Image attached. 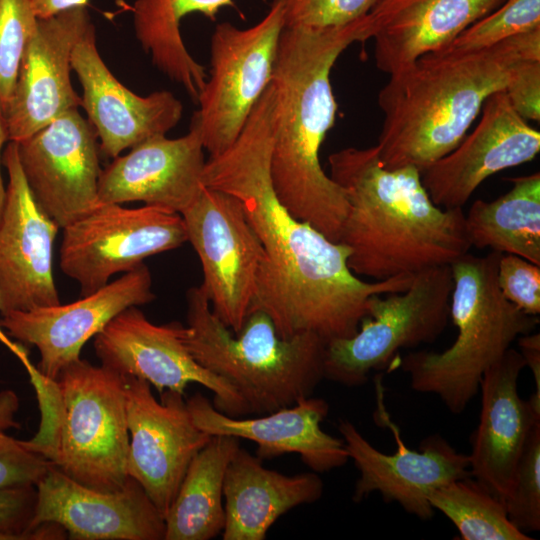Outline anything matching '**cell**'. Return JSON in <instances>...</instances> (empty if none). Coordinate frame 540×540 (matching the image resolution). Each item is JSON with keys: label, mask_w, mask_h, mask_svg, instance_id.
Masks as SVG:
<instances>
[{"label": "cell", "mask_w": 540, "mask_h": 540, "mask_svg": "<svg viewBox=\"0 0 540 540\" xmlns=\"http://www.w3.org/2000/svg\"><path fill=\"white\" fill-rule=\"evenodd\" d=\"M275 96L268 85L235 142L206 160L202 183L240 200L263 250L249 313L264 311L283 338L312 332L324 341L356 334L368 300L408 289L413 275L374 282L348 266L350 249L296 219L279 201L271 177ZM248 313V314H249Z\"/></svg>", "instance_id": "6da1fadb"}, {"label": "cell", "mask_w": 540, "mask_h": 540, "mask_svg": "<svg viewBox=\"0 0 540 540\" xmlns=\"http://www.w3.org/2000/svg\"><path fill=\"white\" fill-rule=\"evenodd\" d=\"M368 39V15L343 27H284L270 82L275 96L270 164L275 193L296 219L334 242H339L349 206L320 163L321 145L337 111L330 73L347 47Z\"/></svg>", "instance_id": "7a4b0ae2"}, {"label": "cell", "mask_w": 540, "mask_h": 540, "mask_svg": "<svg viewBox=\"0 0 540 540\" xmlns=\"http://www.w3.org/2000/svg\"><path fill=\"white\" fill-rule=\"evenodd\" d=\"M328 160L349 206L339 243L350 249L355 275L376 281L414 275L469 252L463 209L435 205L418 169L384 167L376 145L344 148Z\"/></svg>", "instance_id": "3957f363"}, {"label": "cell", "mask_w": 540, "mask_h": 540, "mask_svg": "<svg viewBox=\"0 0 540 540\" xmlns=\"http://www.w3.org/2000/svg\"><path fill=\"white\" fill-rule=\"evenodd\" d=\"M540 60V28L486 49L425 54L390 74L378 94L383 123L376 145L388 169L420 172L455 149L514 66Z\"/></svg>", "instance_id": "277c9868"}, {"label": "cell", "mask_w": 540, "mask_h": 540, "mask_svg": "<svg viewBox=\"0 0 540 540\" xmlns=\"http://www.w3.org/2000/svg\"><path fill=\"white\" fill-rule=\"evenodd\" d=\"M30 381L41 424L26 445L87 487L104 492L121 489L129 477L123 376L80 358L54 380L38 371Z\"/></svg>", "instance_id": "5b68a950"}, {"label": "cell", "mask_w": 540, "mask_h": 540, "mask_svg": "<svg viewBox=\"0 0 540 540\" xmlns=\"http://www.w3.org/2000/svg\"><path fill=\"white\" fill-rule=\"evenodd\" d=\"M186 346L205 369L227 381L248 415H265L312 396L325 378L327 342L312 332L278 335L268 314L250 312L233 333L200 286L187 292Z\"/></svg>", "instance_id": "8992f818"}, {"label": "cell", "mask_w": 540, "mask_h": 540, "mask_svg": "<svg viewBox=\"0 0 540 540\" xmlns=\"http://www.w3.org/2000/svg\"><path fill=\"white\" fill-rule=\"evenodd\" d=\"M502 253L485 256L466 253L450 267L453 290L450 318L457 336L441 352H410L400 361L411 388L434 394L453 414L462 413L479 392L484 373L511 348L521 335L532 332L538 316L509 302L497 283Z\"/></svg>", "instance_id": "52a82bcc"}, {"label": "cell", "mask_w": 540, "mask_h": 540, "mask_svg": "<svg viewBox=\"0 0 540 540\" xmlns=\"http://www.w3.org/2000/svg\"><path fill=\"white\" fill-rule=\"evenodd\" d=\"M452 290L451 267L441 265L414 274L405 291L371 296L356 334L327 342L325 378L361 386L400 349L434 342L450 318Z\"/></svg>", "instance_id": "ba28073f"}, {"label": "cell", "mask_w": 540, "mask_h": 540, "mask_svg": "<svg viewBox=\"0 0 540 540\" xmlns=\"http://www.w3.org/2000/svg\"><path fill=\"white\" fill-rule=\"evenodd\" d=\"M284 28L283 7L273 0L266 15L248 28L216 25L211 37L210 71L192 117L204 149L214 157L241 133L255 104L271 82Z\"/></svg>", "instance_id": "9c48e42d"}, {"label": "cell", "mask_w": 540, "mask_h": 540, "mask_svg": "<svg viewBox=\"0 0 540 540\" xmlns=\"http://www.w3.org/2000/svg\"><path fill=\"white\" fill-rule=\"evenodd\" d=\"M60 266L80 286L81 296L126 273L153 255L187 242L181 214L155 206L127 208L99 203L62 228Z\"/></svg>", "instance_id": "30bf717a"}, {"label": "cell", "mask_w": 540, "mask_h": 540, "mask_svg": "<svg viewBox=\"0 0 540 540\" xmlns=\"http://www.w3.org/2000/svg\"><path fill=\"white\" fill-rule=\"evenodd\" d=\"M181 216L201 262L200 287L211 310L237 333L256 294L262 244L240 200L226 192L204 187Z\"/></svg>", "instance_id": "8fae6325"}, {"label": "cell", "mask_w": 540, "mask_h": 540, "mask_svg": "<svg viewBox=\"0 0 540 540\" xmlns=\"http://www.w3.org/2000/svg\"><path fill=\"white\" fill-rule=\"evenodd\" d=\"M375 388L374 419L391 431L396 450L392 454L379 451L352 422L340 419L339 432L349 459L359 471L352 499L359 503L371 493L378 492L385 502H396L407 513L429 520L434 515L429 494L450 481L470 476L468 454L457 451L439 434L423 439L419 450L407 447L399 427L386 410L380 379L375 381Z\"/></svg>", "instance_id": "7c38bea8"}, {"label": "cell", "mask_w": 540, "mask_h": 540, "mask_svg": "<svg viewBox=\"0 0 540 540\" xmlns=\"http://www.w3.org/2000/svg\"><path fill=\"white\" fill-rule=\"evenodd\" d=\"M185 334L181 323L154 324L138 306H131L94 336V349L101 365L121 376L144 379L159 393L169 389L184 394L188 384L197 383L213 392L212 404L220 412L248 416L235 389L193 358Z\"/></svg>", "instance_id": "4fadbf2b"}, {"label": "cell", "mask_w": 540, "mask_h": 540, "mask_svg": "<svg viewBox=\"0 0 540 540\" xmlns=\"http://www.w3.org/2000/svg\"><path fill=\"white\" fill-rule=\"evenodd\" d=\"M123 379L129 431L127 473L165 517L190 462L212 436L195 424L182 393L167 389L157 400L146 380Z\"/></svg>", "instance_id": "5bb4252c"}, {"label": "cell", "mask_w": 540, "mask_h": 540, "mask_svg": "<svg viewBox=\"0 0 540 540\" xmlns=\"http://www.w3.org/2000/svg\"><path fill=\"white\" fill-rule=\"evenodd\" d=\"M16 144L35 201L61 229L100 203L99 140L78 109L63 113Z\"/></svg>", "instance_id": "9a60e30c"}, {"label": "cell", "mask_w": 540, "mask_h": 540, "mask_svg": "<svg viewBox=\"0 0 540 540\" xmlns=\"http://www.w3.org/2000/svg\"><path fill=\"white\" fill-rule=\"evenodd\" d=\"M2 164L8 183L0 217V315L57 305L53 249L61 228L35 201L15 142L4 148Z\"/></svg>", "instance_id": "2e32d148"}, {"label": "cell", "mask_w": 540, "mask_h": 540, "mask_svg": "<svg viewBox=\"0 0 540 540\" xmlns=\"http://www.w3.org/2000/svg\"><path fill=\"white\" fill-rule=\"evenodd\" d=\"M154 299L151 272L143 263L74 302L1 315L0 325L11 338L38 349V371L54 380L116 315Z\"/></svg>", "instance_id": "e0dca14e"}, {"label": "cell", "mask_w": 540, "mask_h": 540, "mask_svg": "<svg viewBox=\"0 0 540 540\" xmlns=\"http://www.w3.org/2000/svg\"><path fill=\"white\" fill-rule=\"evenodd\" d=\"M61 526L73 540H164L165 517L132 477L116 491L87 487L51 466L36 485L30 530Z\"/></svg>", "instance_id": "ac0fdd59"}, {"label": "cell", "mask_w": 540, "mask_h": 540, "mask_svg": "<svg viewBox=\"0 0 540 540\" xmlns=\"http://www.w3.org/2000/svg\"><path fill=\"white\" fill-rule=\"evenodd\" d=\"M539 151V131L513 109L503 89L487 98L474 130L423 170L421 180L435 205L463 208L484 180L533 160Z\"/></svg>", "instance_id": "d6986e66"}, {"label": "cell", "mask_w": 540, "mask_h": 540, "mask_svg": "<svg viewBox=\"0 0 540 540\" xmlns=\"http://www.w3.org/2000/svg\"><path fill=\"white\" fill-rule=\"evenodd\" d=\"M71 65L82 87L81 106L105 157L113 159L149 138L166 135L182 117L183 105L170 91L139 96L117 80L97 50L92 22L73 48Z\"/></svg>", "instance_id": "ffe728a7"}, {"label": "cell", "mask_w": 540, "mask_h": 540, "mask_svg": "<svg viewBox=\"0 0 540 540\" xmlns=\"http://www.w3.org/2000/svg\"><path fill=\"white\" fill-rule=\"evenodd\" d=\"M89 23L86 7L38 18L5 114L9 141L18 143L63 113L82 105L81 96L71 82V56Z\"/></svg>", "instance_id": "44dd1931"}, {"label": "cell", "mask_w": 540, "mask_h": 540, "mask_svg": "<svg viewBox=\"0 0 540 540\" xmlns=\"http://www.w3.org/2000/svg\"><path fill=\"white\" fill-rule=\"evenodd\" d=\"M204 150L200 130L192 119L184 136L149 138L101 170L99 202H142L181 214L204 188Z\"/></svg>", "instance_id": "7402d4cb"}, {"label": "cell", "mask_w": 540, "mask_h": 540, "mask_svg": "<svg viewBox=\"0 0 540 540\" xmlns=\"http://www.w3.org/2000/svg\"><path fill=\"white\" fill-rule=\"evenodd\" d=\"M524 368L520 352L511 347L484 373L479 422L468 454L470 476L503 503L528 436L540 421V404L518 393Z\"/></svg>", "instance_id": "603a6c76"}, {"label": "cell", "mask_w": 540, "mask_h": 540, "mask_svg": "<svg viewBox=\"0 0 540 540\" xmlns=\"http://www.w3.org/2000/svg\"><path fill=\"white\" fill-rule=\"evenodd\" d=\"M186 403L201 430L211 436L228 435L253 441L257 444L256 456L261 460L296 453L316 473L339 468L349 460L343 439L321 428L329 412L325 399L306 397L290 407L254 417L228 416L200 393Z\"/></svg>", "instance_id": "cb8c5ba5"}, {"label": "cell", "mask_w": 540, "mask_h": 540, "mask_svg": "<svg viewBox=\"0 0 540 540\" xmlns=\"http://www.w3.org/2000/svg\"><path fill=\"white\" fill-rule=\"evenodd\" d=\"M505 0H377L370 10L374 59L389 75L447 47Z\"/></svg>", "instance_id": "d4e9b609"}, {"label": "cell", "mask_w": 540, "mask_h": 540, "mask_svg": "<svg viewBox=\"0 0 540 540\" xmlns=\"http://www.w3.org/2000/svg\"><path fill=\"white\" fill-rule=\"evenodd\" d=\"M324 485L316 472L287 476L265 468L262 460L241 447L224 478L223 540H264L280 516L319 500Z\"/></svg>", "instance_id": "484cf974"}, {"label": "cell", "mask_w": 540, "mask_h": 540, "mask_svg": "<svg viewBox=\"0 0 540 540\" xmlns=\"http://www.w3.org/2000/svg\"><path fill=\"white\" fill-rule=\"evenodd\" d=\"M240 439L212 435L190 462L165 514L164 540H210L225 525L223 485Z\"/></svg>", "instance_id": "4316f807"}, {"label": "cell", "mask_w": 540, "mask_h": 540, "mask_svg": "<svg viewBox=\"0 0 540 540\" xmlns=\"http://www.w3.org/2000/svg\"><path fill=\"white\" fill-rule=\"evenodd\" d=\"M497 199L476 200L465 214L471 247L513 254L540 266V174L511 178Z\"/></svg>", "instance_id": "83f0119b"}, {"label": "cell", "mask_w": 540, "mask_h": 540, "mask_svg": "<svg viewBox=\"0 0 540 540\" xmlns=\"http://www.w3.org/2000/svg\"><path fill=\"white\" fill-rule=\"evenodd\" d=\"M233 0H136L132 7L136 37L151 55L153 64L182 85L197 101L207 80L205 67L188 52L180 32V22L191 13H201L214 21L221 8Z\"/></svg>", "instance_id": "f1b7e54d"}, {"label": "cell", "mask_w": 540, "mask_h": 540, "mask_svg": "<svg viewBox=\"0 0 540 540\" xmlns=\"http://www.w3.org/2000/svg\"><path fill=\"white\" fill-rule=\"evenodd\" d=\"M463 540H530L509 519L504 503L471 476L450 481L428 496Z\"/></svg>", "instance_id": "f546056e"}, {"label": "cell", "mask_w": 540, "mask_h": 540, "mask_svg": "<svg viewBox=\"0 0 540 540\" xmlns=\"http://www.w3.org/2000/svg\"><path fill=\"white\" fill-rule=\"evenodd\" d=\"M536 28H540V0H505L442 50L451 53L478 51Z\"/></svg>", "instance_id": "4dcf8cb0"}, {"label": "cell", "mask_w": 540, "mask_h": 540, "mask_svg": "<svg viewBox=\"0 0 540 540\" xmlns=\"http://www.w3.org/2000/svg\"><path fill=\"white\" fill-rule=\"evenodd\" d=\"M38 22L32 0H0V108L10 105L21 60Z\"/></svg>", "instance_id": "1f68e13d"}, {"label": "cell", "mask_w": 540, "mask_h": 540, "mask_svg": "<svg viewBox=\"0 0 540 540\" xmlns=\"http://www.w3.org/2000/svg\"><path fill=\"white\" fill-rule=\"evenodd\" d=\"M504 505L520 531L528 534L540 530V421L533 426L521 452Z\"/></svg>", "instance_id": "d6a6232c"}, {"label": "cell", "mask_w": 540, "mask_h": 540, "mask_svg": "<svg viewBox=\"0 0 540 540\" xmlns=\"http://www.w3.org/2000/svg\"><path fill=\"white\" fill-rule=\"evenodd\" d=\"M284 27L334 28L365 18L377 0H279Z\"/></svg>", "instance_id": "836d02e7"}, {"label": "cell", "mask_w": 540, "mask_h": 540, "mask_svg": "<svg viewBox=\"0 0 540 540\" xmlns=\"http://www.w3.org/2000/svg\"><path fill=\"white\" fill-rule=\"evenodd\" d=\"M36 505V486L0 488V535L5 540L59 539V528L45 523L30 530Z\"/></svg>", "instance_id": "e575fe53"}, {"label": "cell", "mask_w": 540, "mask_h": 540, "mask_svg": "<svg viewBox=\"0 0 540 540\" xmlns=\"http://www.w3.org/2000/svg\"><path fill=\"white\" fill-rule=\"evenodd\" d=\"M502 295L521 311L540 313V266L513 254H502L497 269Z\"/></svg>", "instance_id": "d590c367"}, {"label": "cell", "mask_w": 540, "mask_h": 540, "mask_svg": "<svg viewBox=\"0 0 540 540\" xmlns=\"http://www.w3.org/2000/svg\"><path fill=\"white\" fill-rule=\"evenodd\" d=\"M51 466L25 440L0 432V488L36 486Z\"/></svg>", "instance_id": "8d00e7d4"}, {"label": "cell", "mask_w": 540, "mask_h": 540, "mask_svg": "<svg viewBox=\"0 0 540 540\" xmlns=\"http://www.w3.org/2000/svg\"><path fill=\"white\" fill-rule=\"evenodd\" d=\"M513 109L526 121L540 119V60L518 62L504 89Z\"/></svg>", "instance_id": "74e56055"}, {"label": "cell", "mask_w": 540, "mask_h": 540, "mask_svg": "<svg viewBox=\"0 0 540 540\" xmlns=\"http://www.w3.org/2000/svg\"><path fill=\"white\" fill-rule=\"evenodd\" d=\"M519 352L524 359L525 367L531 370L535 391L531 398L540 404V334L527 333L517 338Z\"/></svg>", "instance_id": "f35d334b"}, {"label": "cell", "mask_w": 540, "mask_h": 540, "mask_svg": "<svg viewBox=\"0 0 540 540\" xmlns=\"http://www.w3.org/2000/svg\"><path fill=\"white\" fill-rule=\"evenodd\" d=\"M19 408L20 399L15 391H0V432L20 428L21 425L15 418Z\"/></svg>", "instance_id": "ab89813d"}, {"label": "cell", "mask_w": 540, "mask_h": 540, "mask_svg": "<svg viewBox=\"0 0 540 540\" xmlns=\"http://www.w3.org/2000/svg\"><path fill=\"white\" fill-rule=\"evenodd\" d=\"M32 4L38 18H47L68 9L86 7L88 0H32Z\"/></svg>", "instance_id": "60d3db41"}, {"label": "cell", "mask_w": 540, "mask_h": 540, "mask_svg": "<svg viewBox=\"0 0 540 540\" xmlns=\"http://www.w3.org/2000/svg\"><path fill=\"white\" fill-rule=\"evenodd\" d=\"M0 342L7 347L23 364L28 374H31L36 367L31 363L29 355L24 346L19 344L16 341H13L12 338L4 331L0 325Z\"/></svg>", "instance_id": "b9f144b4"}, {"label": "cell", "mask_w": 540, "mask_h": 540, "mask_svg": "<svg viewBox=\"0 0 540 540\" xmlns=\"http://www.w3.org/2000/svg\"><path fill=\"white\" fill-rule=\"evenodd\" d=\"M7 141L9 142L6 120H5L4 113L0 108V217H1L3 207H4L5 196H6V187L4 186V182L2 178L1 166L3 165L2 164V156H3V151H4L3 147Z\"/></svg>", "instance_id": "7bdbcfd3"}, {"label": "cell", "mask_w": 540, "mask_h": 540, "mask_svg": "<svg viewBox=\"0 0 540 540\" xmlns=\"http://www.w3.org/2000/svg\"><path fill=\"white\" fill-rule=\"evenodd\" d=\"M0 540H5V538L2 535H0Z\"/></svg>", "instance_id": "ee69618b"}]
</instances>
